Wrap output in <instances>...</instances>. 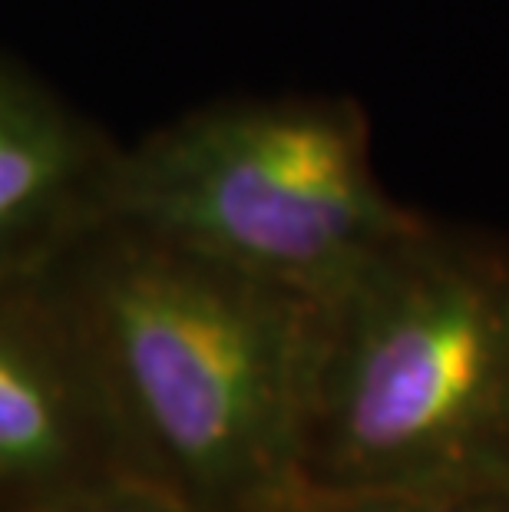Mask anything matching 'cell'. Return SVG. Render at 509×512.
I'll list each match as a JSON object with an SVG mask.
<instances>
[{
	"label": "cell",
	"instance_id": "cell-1",
	"mask_svg": "<svg viewBox=\"0 0 509 512\" xmlns=\"http://www.w3.org/2000/svg\"><path fill=\"white\" fill-rule=\"evenodd\" d=\"M47 278L143 483L202 512H285L305 493L324 301L113 215Z\"/></svg>",
	"mask_w": 509,
	"mask_h": 512
},
{
	"label": "cell",
	"instance_id": "cell-6",
	"mask_svg": "<svg viewBox=\"0 0 509 512\" xmlns=\"http://www.w3.org/2000/svg\"><path fill=\"white\" fill-rule=\"evenodd\" d=\"M285 512H509V493H400L308 486Z\"/></svg>",
	"mask_w": 509,
	"mask_h": 512
},
{
	"label": "cell",
	"instance_id": "cell-7",
	"mask_svg": "<svg viewBox=\"0 0 509 512\" xmlns=\"http://www.w3.org/2000/svg\"><path fill=\"white\" fill-rule=\"evenodd\" d=\"M20 512H202V509L166 493V489L126 479V483L73 489V493L43 499V503L27 506Z\"/></svg>",
	"mask_w": 509,
	"mask_h": 512
},
{
	"label": "cell",
	"instance_id": "cell-2",
	"mask_svg": "<svg viewBox=\"0 0 509 512\" xmlns=\"http://www.w3.org/2000/svg\"><path fill=\"white\" fill-rule=\"evenodd\" d=\"M305 476L509 493V238L420 215L324 301Z\"/></svg>",
	"mask_w": 509,
	"mask_h": 512
},
{
	"label": "cell",
	"instance_id": "cell-4",
	"mask_svg": "<svg viewBox=\"0 0 509 512\" xmlns=\"http://www.w3.org/2000/svg\"><path fill=\"white\" fill-rule=\"evenodd\" d=\"M126 479L143 483L57 288H0V512Z\"/></svg>",
	"mask_w": 509,
	"mask_h": 512
},
{
	"label": "cell",
	"instance_id": "cell-3",
	"mask_svg": "<svg viewBox=\"0 0 509 512\" xmlns=\"http://www.w3.org/2000/svg\"><path fill=\"white\" fill-rule=\"evenodd\" d=\"M110 215L268 285L334 298L420 222L348 96L225 100L123 146Z\"/></svg>",
	"mask_w": 509,
	"mask_h": 512
},
{
	"label": "cell",
	"instance_id": "cell-5",
	"mask_svg": "<svg viewBox=\"0 0 509 512\" xmlns=\"http://www.w3.org/2000/svg\"><path fill=\"white\" fill-rule=\"evenodd\" d=\"M123 146L0 57V288L43 278L110 215Z\"/></svg>",
	"mask_w": 509,
	"mask_h": 512
}]
</instances>
